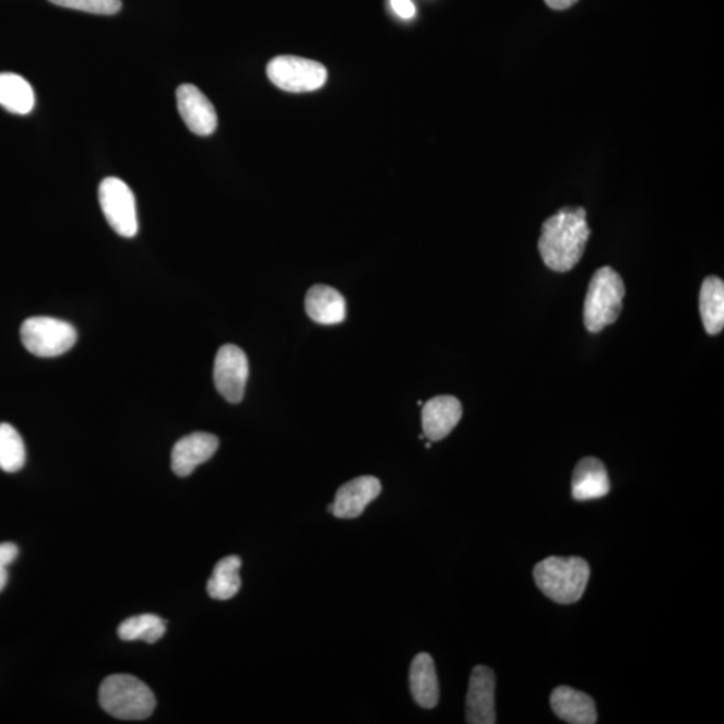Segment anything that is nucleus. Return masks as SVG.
<instances>
[{
	"mask_svg": "<svg viewBox=\"0 0 724 724\" xmlns=\"http://www.w3.org/2000/svg\"><path fill=\"white\" fill-rule=\"evenodd\" d=\"M591 228L584 209H562L544 223L538 241L547 268L558 273L572 270L584 256Z\"/></svg>",
	"mask_w": 724,
	"mask_h": 724,
	"instance_id": "nucleus-1",
	"label": "nucleus"
},
{
	"mask_svg": "<svg viewBox=\"0 0 724 724\" xmlns=\"http://www.w3.org/2000/svg\"><path fill=\"white\" fill-rule=\"evenodd\" d=\"M591 568L580 557H547L535 565L534 581L546 597L558 604H573L584 594Z\"/></svg>",
	"mask_w": 724,
	"mask_h": 724,
	"instance_id": "nucleus-2",
	"label": "nucleus"
},
{
	"mask_svg": "<svg viewBox=\"0 0 724 724\" xmlns=\"http://www.w3.org/2000/svg\"><path fill=\"white\" fill-rule=\"evenodd\" d=\"M99 704L122 721H143L156 709L151 688L132 675H110L99 687Z\"/></svg>",
	"mask_w": 724,
	"mask_h": 724,
	"instance_id": "nucleus-3",
	"label": "nucleus"
},
{
	"mask_svg": "<svg viewBox=\"0 0 724 724\" xmlns=\"http://www.w3.org/2000/svg\"><path fill=\"white\" fill-rule=\"evenodd\" d=\"M624 297L626 286L620 274L609 266L597 270L589 284L584 305L587 331L598 333L615 323L621 313Z\"/></svg>",
	"mask_w": 724,
	"mask_h": 724,
	"instance_id": "nucleus-4",
	"label": "nucleus"
},
{
	"mask_svg": "<svg viewBox=\"0 0 724 724\" xmlns=\"http://www.w3.org/2000/svg\"><path fill=\"white\" fill-rule=\"evenodd\" d=\"M23 346L34 356L50 358L64 355L76 343L72 323L51 317H32L21 327Z\"/></svg>",
	"mask_w": 724,
	"mask_h": 724,
	"instance_id": "nucleus-5",
	"label": "nucleus"
},
{
	"mask_svg": "<svg viewBox=\"0 0 724 724\" xmlns=\"http://www.w3.org/2000/svg\"><path fill=\"white\" fill-rule=\"evenodd\" d=\"M270 81L288 93H306L320 90L328 80L325 67L301 57L281 56L268 64Z\"/></svg>",
	"mask_w": 724,
	"mask_h": 724,
	"instance_id": "nucleus-6",
	"label": "nucleus"
},
{
	"mask_svg": "<svg viewBox=\"0 0 724 724\" xmlns=\"http://www.w3.org/2000/svg\"><path fill=\"white\" fill-rule=\"evenodd\" d=\"M98 198L109 226L123 238L137 237V199L127 182L119 178H106L99 185Z\"/></svg>",
	"mask_w": 724,
	"mask_h": 724,
	"instance_id": "nucleus-7",
	"label": "nucleus"
},
{
	"mask_svg": "<svg viewBox=\"0 0 724 724\" xmlns=\"http://www.w3.org/2000/svg\"><path fill=\"white\" fill-rule=\"evenodd\" d=\"M249 379V360L237 345L222 346L214 365V381L217 392L228 403L238 404L244 400Z\"/></svg>",
	"mask_w": 724,
	"mask_h": 724,
	"instance_id": "nucleus-8",
	"label": "nucleus"
},
{
	"mask_svg": "<svg viewBox=\"0 0 724 724\" xmlns=\"http://www.w3.org/2000/svg\"><path fill=\"white\" fill-rule=\"evenodd\" d=\"M466 717L470 724H494L496 715V675L478 665L470 676Z\"/></svg>",
	"mask_w": 724,
	"mask_h": 724,
	"instance_id": "nucleus-9",
	"label": "nucleus"
},
{
	"mask_svg": "<svg viewBox=\"0 0 724 724\" xmlns=\"http://www.w3.org/2000/svg\"><path fill=\"white\" fill-rule=\"evenodd\" d=\"M178 109L182 121L191 132L199 137H210L217 127L214 105L197 86L181 85L176 92Z\"/></svg>",
	"mask_w": 724,
	"mask_h": 724,
	"instance_id": "nucleus-10",
	"label": "nucleus"
},
{
	"mask_svg": "<svg viewBox=\"0 0 724 724\" xmlns=\"http://www.w3.org/2000/svg\"><path fill=\"white\" fill-rule=\"evenodd\" d=\"M381 494V483L375 476H360L345 483L335 494L332 514L341 520L360 517L370 502Z\"/></svg>",
	"mask_w": 724,
	"mask_h": 724,
	"instance_id": "nucleus-11",
	"label": "nucleus"
},
{
	"mask_svg": "<svg viewBox=\"0 0 724 724\" xmlns=\"http://www.w3.org/2000/svg\"><path fill=\"white\" fill-rule=\"evenodd\" d=\"M219 447V439L207 432L188 435L175 444L170 455V466L176 475L186 478L200 464L209 462Z\"/></svg>",
	"mask_w": 724,
	"mask_h": 724,
	"instance_id": "nucleus-12",
	"label": "nucleus"
},
{
	"mask_svg": "<svg viewBox=\"0 0 724 724\" xmlns=\"http://www.w3.org/2000/svg\"><path fill=\"white\" fill-rule=\"evenodd\" d=\"M463 415L461 402L453 396H437L423 407L424 438L438 441L449 437Z\"/></svg>",
	"mask_w": 724,
	"mask_h": 724,
	"instance_id": "nucleus-13",
	"label": "nucleus"
},
{
	"mask_svg": "<svg viewBox=\"0 0 724 724\" xmlns=\"http://www.w3.org/2000/svg\"><path fill=\"white\" fill-rule=\"evenodd\" d=\"M550 704L555 714L568 723L593 724L597 722V710L589 695L562 686L557 687L550 697Z\"/></svg>",
	"mask_w": 724,
	"mask_h": 724,
	"instance_id": "nucleus-14",
	"label": "nucleus"
},
{
	"mask_svg": "<svg viewBox=\"0 0 724 724\" xmlns=\"http://www.w3.org/2000/svg\"><path fill=\"white\" fill-rule=\"evenodd\" d=\"M610 491L608 471L597 458H584L577 464L572 478V496L584 502L603 498Z\"/></svg>",
	"mask_w": 724,
	"mask_h": 724,
	"instance_id": "nucleus-15",
	"label": "nucleus"
},
{
	"mask_svg": "<svg viewBox=\"0 0 724 724\" xmlns=\"http://www.w3.org/2000/svg\"><path fill=\"white\" fill-rule=\"evenodd\" d=\"M306 313L321 325H337L345 320V298L335 288L316 285L306 294Z\"/></svg>",
	"mask_w": 724,
	"mask_h": 724,
	"instance_id": "nucleus-16",
	"label": "nucleus"
},
{
	"mask_svg": "<svg viewBox=\"0 0 724 724\" xmlns=\"http://www.w3.org/2000/svg\"><path fill=\"white\" fill-rule=\"evenodd\" d=\"M410 686L412 697L420 708H437L439 703V680L434 658L428 653H419L412 662Z\"/></svg>",
	"mask_w": 724,
	"mask_h": 724,
	"instance_id": "nucleus-17",
	"label": "nucleus"
},
{
	"mask_svg": "<svg viewBox=\"0 0 724 724\" xmlns=\"http://www.w3.org/2000/svg\"><path fill=\"white\" fill-rule=\"evenodd\" d=\"M699 308L705 332L720 334L724 327V284L717 276L711 275L704 280L700 288Z\"/></svg>",
	"mask_w": 724,
	"mask_h": 724,
	"instance_id": "nucleus-18",
	"label": "nucleus"
},
{
	"mask_svg": "<svg viewBox=\"0 0 724 724\" xmlns=\"http://www.w3.org/2000/svg\"><path fill=\"white\" fill-rule=\"evenodd\" d=\"M0 105L15 115H28L35 106L33 87L23 76L0 74Z\"/></svg>",
	"mask_w": 724,
	"mask_h": 724,
	"instance_id": "nucleus-19",
	"label": "nucleus"
},
{
	"mask_svg": "<svg viewBox=\"0 0 724 724\" xmlns=\"http://www.w3.org/2000/svg\"><path fill=\"white\" fill-rule=\"evenodd\" d=\"M240 568L241 559L237 556L221 559L209 580L207 592L210 597L226 602V600L237 596L241 585Z\"/></svg>",
	"mask_w": 724,
	"mask_h": 724,
	"instance_id": "nucleus-20",
	"label": "nucleus"
},
{
	"mask_svg": "<svg viewBox=\"0 0 724 724\" xmlns=\"http://www.w3.org/2000/svg\"><path fill=\"white\" fill-rule=\"evenodd\" d=\"M166 621L161 617L145 614L122 621L119 627V636L123 641L141 640L153 644L166 634Z\"/></svg>",
	"mask_w": 724,
	"mask_h": 724,
	"instance_id": "nucleus-21",
	"label": "nucleus"
},
{
	"mask_svg": "<svg viewBox=\"0 0 724 724\" xmlns=\"http://www.w3.org/2000/svg\"><path fill=\"white\" fill-rule=\"evenodd\" d=\"M26 463V447L20 432L8 423L0 424V470L16 473Z\"/></svg>",
	"mask_w": 724,
	"mask_h": 724,
	"instance_id": "nucleus-22",
	"label": "nucleus"
},
{
	"mask_svg": "<svg viewBox=\"0 0 724 724\" xmlns=\"http://www.w3.org/2000/svg\"><path fill=\"white\" fill-rule=\"evenodd\" d=\"M49 2L60 8L97 15H115L122 8L121 0H49Z\"/></svg>",
	"mask_w": 724,
	"mask_h": 724,
	"instance_id": "nucleus-23",
	"label": "nucleus"
},
{
	"mask_svg": "<svg viewBox=\"0 0 724 724\" xmlns=\"http://www.w3.org/2000/svg\"><path fill=\"white\" fill-rule=\"evenodd\" d=\"M393 13L402 20H412L416 14V8L412 0H390Z\"/></svg>",
	"mask_w": 724,
	"mask_h": 724,
	"instance_id": "nucleus-24",
	"label": "nucleus"
},
{
	"mask_svg": "<svg viewBox=\"0 0 724 724\" xmlns=\"http://www.w3.org/2000/svg\"><path fill=\"white\" fill-rule=\"evenodd\" d=\"M17 555H20V549L15 544H0V568L8 569L9 565L15 561Z\"/></svg>",
	"mask_w": 724,
	"mask_h": 724,
	"instance_id": "nucleus-25",
	"label": "nucleus"
},
{
	"mask_svg": "<svg viewBox=\"0 0 724 724\" xmlns=\"http://www.w3.org/2000/svg\"><path fill=\"white\" fill-rule=\"evenodd\" d=\"M545 2L553 10H567L572 8L579 0H545Z\"/></svg>",
	"mask_w": 724,
	"mask_h": 724,
	"instance_id": "nucleus-26",
	"label": "nucleus"
},
{
	"mask_svg": "<svg viewBox=\"0 0 724 724\" xmlns=\"http://www.w3.org/2000/svg\"><path fill=\"white\" fill-rule=\"evenodd\" d=\"M9 574L8 569L0 568V592L8 585Z\"/></svg>",
	"mask_w": 724,
	"mask_h": 724,
	"instance_id": "nucleus-27",
	"label": "nucleus"
}]
</instances>
